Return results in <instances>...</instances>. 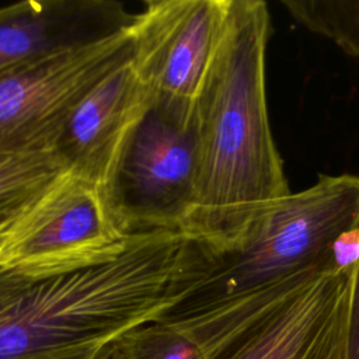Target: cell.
Segmentation results:
<instances>
[{"instance_id": "cell-1", "label": "cell", "mask_w": 359, "mask_h": 359, "mask_svg": "<svg viewBox=\"0 0 359 359\" xmlns=\"http://www.w3.org/2000/svg\"><path fill=\"white\" fill-rule=\"evenodd\" d=\"M269 31L264 1L230 0L224 29L192 98L198 170L184 233L212 247L236 238L290 194L268 118Z\"/></svg>"}, {"instance_id": "cell-2", "label": "cell", "mask_w": 359, "mask_h": 359, "mask_svg": "<svg viewBox=\"0 0 359 359\" xmlns=\"http://www.w3.org/2000/svg\"><path fill=\"white\" fill-rule=\"evenodd\" d=\"M195 250L194 237L156 230L87 264L0 266V359L100 346L153 321Z\"/></svg>"}, {"instance_id": "cell-3", "label": "cell", "mask_w": 359, "mask_h": 359, "mask_svg": "<svg viewBox=\"0 0 359 359\" xmlns=\"http://www.w3.org/2000/svg\"><path fill=\"white\" fill-rule=\"evenodd\" d=\"M359 226V177L321 175L279 199L231 241H202L196 259L172 287L168 306L153 320L177 328L287 293L335 269L332 247Z\"/></svg>"}, {"instance_id": "cell-4", "label": "cell", "mask_w": 359, "mask_h": 359, "mask_svg": "<svg viewBox=\"0 0 359 359\" xmlns=\"http://www.w3.org/2000/svg\"><path fill=\"white\" fill-rule=\"evenodd\" d=\"M192 100L150 94L107 189L125 234L185 231L196 191Z\"/></svg>"}, {"instance_id": "cell-5", "label": "cell", "mask_w": 359, "mask_h": 359, "mask_svg": "<svg viewBox=\"0 0 359 359\" xmlns=\"http://www.w3.org/2000/svg\"><path fill=\"white\" fill-rule=\"evenodd\" d=\"M130 27L107 39L0 70V151L52 150L73 108L132 59Z\"/></svg>"}, {"instance_id": "cell-6", "label": "cell", "mask_w": 359, "mask_h": 359, "mask_svg": "<svg viewBox=\"0 0 359 359\" xmlns=\"http://www.w3.org/2000/svg\"><path fill=\"white\" fill-rule=\"evenodd\" d=\"M126 236L105 191L66 171L0 230V266L46 269L87 264L118 250Z\"/></svg>"}, {"instance_id": "cell-7", "label": "cell", "mask_w": 359, "mask_h": 359, "mask_svg": "<svg viewBox=\"0 0 359 359\" xmlns=\"http://www.w3.org/2000/svg\"><path fill=\"white\" fill-rule=\"evenodd\" d=\"M356 265L310 279L203 352L205 359H346Z\"/></svg>"}, {"instance_id": "cell-8", "label": "cell", "mask_w": 359, "mask_h": 359, "mask_svg": "<svg viewBox=\"0 0 359 359\" xmlns=\"http://www.w3.org/2000/svg\"><path fill=\"white\" fill-rule=\"evenodd\" d=\"M230 0H150L130 25L132 65L154 94L192 100L226 25Z\"/></svg>"}, {"instance_id": "cell-9", "label": "cell", "mask_w": 359, "mask_h": 359, "mask_svg": "<svg viewBox=\"0 0 359 359\" xmlns=\"http://www.w3.org/2000/svg\"><path fill=\"white\" fill-rule=\"evenodd\" d=\"M150 94L132 59L97 83L73 108L53 144L52 150L66 170L107 194L121 153Z\"/></svg>"}, {"instance_id": "cell-10", "label": "cell", "mask_w": 359, "mask_h": 359, "mask_svg": "<svg viewBox=\"0 0 359 359\" xmlns=\"http://www.w3.org/2000/svg\"><path fill=\"white\" fill-rule=\"evenodd\" d=\"M115 0H28L0 7V70L107 39L135 21Z\"/></svg>"}, {"instance_id": "cell-11", "label": "cell", "mask_w": 359, "mask_h": 359, "mask_svg": "<svg viewBox=\"0 0 359 359\" xmlns=\"http://www.w3.org/2000/svg\"><path fill=\"white\" fill-rule=\"evenodd\" d=\"M66 171L53 150L0 151V230Z\"/></svg>"}, {"instance_id": "cell-12", "label": "cell", "mask_w": 359, "mask_h": 359, "mask_svg": "<svg viewBox=\"0 0 359 359\" xmlns=\"http://www.w3.org/2000/svg\"><path fill=\"white\" fill-rule=\"evenodd\" d=\"M282 6L302 25L331 39L349 56L359 57V1L283 0Z\"/></svg>"}, {"instance_id": "cell-13", "label": "cell", "mask_w": 359, "mask_h": 359, "mask_svg": "<svg viewBox=\"0 0 359 359\" xmlns=\"http://www.w3.org/2000/svg\"><path fill=\"white\" fill-rule=\"evenodd\" d=\"M119 338L130 359H205L194 339L161 321L144 323Z\"/></svg>"}, {"instance_id": "cell-14", "label": "cell", "mask_w": 359, "mask_h": 359, "mask_svg": "<svg viewBox=\"0 0 359 359\" xmlns=\"http://www.w3.org/2000/svg\"><path fill=\"white\" fill-rule=\"evenodd\" d=\"M346 359H359V262L352 280Z\"/></svg>"}, {"instance_id": "cell-15", "label": "cell", "mask_w": 359, "mask_h": 359, "mask_svg": "<svg viewBox=\"0 0 359 359\" xmlns=\"http://www.w3.org/2000/svg\"><path fill=\"white\" fill-rule=\"evenodd\" d=\"M100 346L98 345L79 346V348H70V349H63L56 352H46V353H38V355L21 356V358H13V359H91Z\"/></svg>"}, {"instance_id": "cell-16", "label": "cell", "mask_w": 359, "mask_h": 359, "mask_svg": "<svg viewBox=\"0 0 359 359\" xmlns=\"http://www.w3.org/2000/svg\"><path fill=\"white\" fill-rule=\"evenodd\" d=\"M91 359H130V358L121 338H116L100 346Z\"/></svg>"}]
</instances>
